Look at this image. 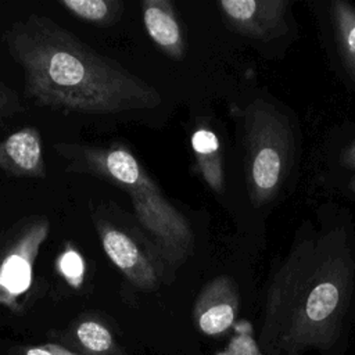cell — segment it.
<instances>
[{"label":"cell","mask_w":355,"mask_h":355,"mask_svg":"<svg viewBox=\"0 0 355 355\" xmlns=\"http://www.w3.org/2000/svg\"><path fill=\"white\" fill-rule=\"evenodd\" d=\"M58 269L71 286H80L85 275V261L78 250L67 245L58 258Z\"/></svg>","instance_id":"9a60e30c"},{"label":"cell","mask_w":355,"mask_h":355,"mask_svg":"<svg viewBox=\"0 0 355 355\" xmlns=\"http://www.w3.org/2000/svg\"><path fill=\"white\" fill-rule=\"evenodd\" d=\"M60 4L76 18L97 26L114 25L123 11L119 0H62Z\"/></svg>","instance_id":"4fadbf2b"},{"label":"cell","mask_w":355,"mask_h":355,"mask_svg":"<svg viewBox=\"0 0 355 355\" xmlns=\"http://www.w3.org/2000/svg\"><path fill=\"white\" fill-rule=\"evenodd\" d=\"M21 110L22 105L18 100L17 93L0 80V119L19 112Z\"/></svg>","instance_id":"e0dca14e"},{"label":"cell","mask_w":355,"mask_h":355,"mask_svg":"<svg viewBox=\"0 0 355 355\" xmlns=\"http://www.w3.org/2000/svg\"><path fill=\"white\" fill-rule=\"evenodd\" d=\"M0 169L17 178H46L40 132L25 126L0 141Z\"/></svg>","instance_id":"9c48e42d"},{"label":"cell","mask_w":355,"mask_h":355,"mask_svg":"<svg viewBox=\"0 0 355 355\" xmlns=\"http://www.w3.org/2000/svg\"><path fill=\"white\" fill-rule=\"evenodd\" d=\"M341 164L345 169H355V143H352L341 155Z\"/></svg>","instance_id":"ac0fdd59"},{"label":"cell","mask_w":355,"mask_h":355,"mask_svg":"<svg viewBox=\"0 0 355 355\" xmlns=\"http://www.w3.org/2000/svg\"><path fill=\"white\" fill-rule=\"evenodd\" d=\"M54 148L67 161V171L103 179L129 196L139 225L166 268L175 270L187 261L194 250L189 219L164 196L126 144L62 141L55 143Z\"/></svg>","instance_id":"3957f363"},{"label":"cell","mask_w":355,"mask_h":355,"mask_svg":"<svg viewBox=\"0 0 355 355\" xmlns=\"http://www.w3.org/2000/svg\"><path fill=\"white\" fill-rule=\"evenodd\" d=\"M223 355H262L261 347L252 338L251 326L247 322L239 326V334L230 341Z\"/></svg>","instance_id":"2e32d148"},{"label":"cell","mask_w":355,"mask_h":355,"mask_svg":"<svg viewBox=\"0 0 355 355\" xmlns=\"http://www.w3.org/2000/svg\"><path fill=\"white\" fill-rule=\"evenodd\" d=\"M26 355H53L47 348H31L26 351Z\"/></svg>","instance_id":"ffe728a7"},{"label":"cell","mask_w":355,"mask_h":355,"mask_svg":"<svg viewBox=\"0 0 355 355\" xmlns=\"http://www.w3.org/2000/svg\"><path fill=\"white\" fill-rule=\"evenodd\" d=\"M53 355H75L72 352H69L68 349H65L64 347H60V345H49L46 347Z\"/></svg>","instance_id":"d6986e66"},{"label":"cell","mask_w":355,"mask_h":355,"mask_svg":"<svg viewBox=\"0 0 355 355\" xmlns=\"http://www.w3.org/2000/svg\"><path fill=\"white\" fill-rule=\"evenodd\" d=\"M49 233V219L33 215L0 236V302L11 304L31 287L33 265Z\"/></svg>","instance_id":"5b68a950"},{"label":"cell","mask_w":355,"mask_h":355,"mask_svg":"<svg viewBox=\"0 0 355 355\" xmlns=\"http://www.w3.org/2000/svg\"><path fill=\"white\" fill-rule=\"evenodd\" d=\"M239 311V293L229 276L212 279L200 293L196 302L198 327L208 336L226 331L236 319Z\"/></svg>","instance_id":"ba28073f"},{"label":"cell","mask_w":355,"mask_h":355,"mask_svg":"<svg viewBox=\"0 0 355 355\" xmlns=\"http://www.w3.org/2000/svg\"><path fill=\"white\" fill-rule=\"evenodd\" d=\"M218 6L225 22L251 40L270 43L290 33L293 18L286 0H222Z\"/></svg>","instance_id":"52a82bcc"},{"label":"cell","mask_w":355,"mask_h":355,"mask_svg":"<svg viewBox=\"0 0 355 355\" xmlns=\"http://www.w3.org/2000/svg\"><path fill=\"white\" fill-rule=\"evenodd\" d=\"M4 43L24 73L36 105L80 114L151 110L161 94L118 62L98 54L54 19L37 14L15 21Z\"/></svg>","instance_id":"7a4b0ae2"},{"label":"cell","mask_w":355,"mask_h":355,"mask_svg":"<svg viewBox=\"0 0 355 355\" xmlns=\"http://www.w3.org/2000/svg\"><path fill=\"white\" fill-rule=\"evenodd\" d=\"M245 184L251 204L262 208L284 189L295 166V130L277 104L254 98L240 111Z\"/></svg>","instance_id":"277c9868"},{"label":"cell","mask_w":355,"mask_h":355,"mask_svg":"<svg viewBox=\"0 0 355 355\" xmlns=\"http://www.w3.org/2000/svg\"><path fill=\"white\" fill-rule=\"evenodd\" d=\"M329 19L334 49L344 72L355 80V7L345 1H331Z\"/></svg>","instance_id":"7c38bea8"},{"label":"cell","mask_w":355,"mask_h":355,"mask_svg":"<svg viewBox=\"0 0 355 355\" xmlns=\"http://www.w3.org/2000/svg\"><path fill=\"white\" fill-rule=\"evenodd\" d=\"M94 226L105 255L122 275L139 288L155 287L161 273L158 266L164 262L154 244H143L132 232L100 216L94 218Z\"/></svg>","instance_id":"8992f818"},{"label":"cell","mask_w":355,"mask_h":355,"mask_svg":"<svg viewBox=\"0 0 355 355\" xmlns=\"http://www.w3.org/2000/svg\"><path fill=\"white\" fill-rule=\"evenodd\" d=\"M194 166L207 186L216 194L225 191L222 147L218 135L207 125H200L190 139Z\"/></svg>","instance_id":"8fae6325"},{"label":"cell","mask_w":355,"mask_h":355,"mask_svg":"<svg viewBox=\"0 0 355 355\" xmlns=\"http://www.w3.org/2000/svg\"><path fill=\"white\" fill-rule=\"evenodd\" d=\"M355 302V223L326 207L297 230L273 266L258 344L265 355L331 352Z\"/></svg>","instance_id":"6da1fadb"},{"label":"cell","mask_w":355,"mask_h":355,"mask_svg":"<svg viewBox=\"0 0 355 355\" xmlns=\"http://www.w3.org/2000/svg\"><path fill=\"white\" fill-rule=\"evenodd\" d=\"M79 341L90 351L103 352L107 351L112 344V337L107 327L97 322H83L76 330Z\"/></svg>","instance_id":"5bb4252c"},{"label":"cell","mask_w":355,"mask_h":355,"mask_svg":"<svg viewBox=\"0 0 355 355\" xmlns=\"http://www.w3.org/2000/svg\"><path fill=\"white\" fill-rule=\"evenodd\" d=\"M141 10L146 32L157 47L171 60H183L187 46L173 3L169 0H144Z\"/></svg>","instance_id":"30bf717a"}]
</instances>
